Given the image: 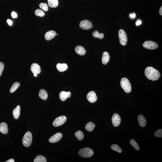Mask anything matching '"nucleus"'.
I'll return each instance as SVG.
<instances>
[{
  "label": "nucleus",
  "mask_w": 162,
  "mask_h": 162,
  "mask_svg": "<svg viewBox=\"0 0 162 162\" xmlns=\"http://www.w3.org/2000/svg\"><path fill=\"white\" fill-rule=\"evenodd\" d=\"M145 75L149 79L153 81L158 80L160 77V74L158 71L152 67H148L145 70Z\"/></svg>",
  "instance_id": "f257e3e1"
},
{
  "label": "nucleus",
  "mask_w": 162,
  "mask_h": 162,
  "mask_svg": "<svg viewBox=\"0 0 162 162\" xmlns=\"http://www.w3.org/2000/svg\"><path fill=\"white\" fill-rule=\"evenodd\" d=\"M120 84L122 88L127 93H130L132 91V87L130 81L127 78H123L120 81Z\"/></svg>",
  "instance_id": "f03ea898"
},
{
  "label": "nucleus",
  "mask_w": 162,
  "mask_h": 162,
  "mask_svg": "<svg viewBox=\"0 0 162 162\" xmlns=\"http://www.w3.org/2000/svg\"><path fill=\"white\" fill-rule=\"evenodd\" d=\"M94 154L93 150L89 148L82 149L78 152V154L81 157L90 158L92 157Z\"/></svg>",
  "instance_id": "7ed1b4c3"
},
{
  "label": "nucleus",
  "mask_w": 162,
  "mask_h": 162,
  "mask_svg": "<svg viewBox=\"0 0 162 162\" xmlns=\"http://www.w3.org/2000/svg\"><path fill=\"white\" fill-rule=\"evenodd\" d=\"M32 133L30 132H27L24 136L22 143L24 146L28 147L30 146L32 143Z\"/></svg>",
  "instance_id": "20e7f679"
},
{
  "label": "nucleus",
  "mask_w": 162,
  "mask_h": 162,
  "mask_svg": "<svg viewBox=\"0 0 162 162\" xmlns=\"http://www.w3.org/2000/svg\"><path fill=\"white\" fill-rule=\"evenodd\" d=\"M118 36L120 44L125 46L127 43L128 38L127 34L124 30L120 29L118 32Z\"/></svg>",
  "instance_id": "39448f33"
},
{
  "label": "nucleus",
  "mask_w": 162,
  "mask_h": 162,
  "mask_svg": "<svg viewBox=\"0 0 162 162\" xmlns=\"http://www.w3.org/2000/svg\"><path fill=\"white\" fill-rule=\"evenodd\" d=\"M143 46L144 47L149 50H155L158 48V44L154 41H148L144 43Z\"/></svg>",
  "instance_id": "423d86ee"
},
{
  "label": "nucleus",
  "mask_w": 162,
  "mask_h": 162,
  "mask_svg": "<svg viewBox=\"0 0 162 162\" xmlns=\"http://www.w3.org/2000/svg\"><path fill=\"white\" fill-rule=\"evenodd\" d=\"M66 120V117L65 116H62L57 117L53 121V126L55 127H59L64 124Z\"/></svg>",
  "instance_id": "0eeeda50"
},
{
  "label": "nucleus",
  "mask_w": 162,
  "mask_h": 162,
  "mask_svg": "<svg viewBox=\"0 0 162 162\" xmlns=\"http://www.w3.org/2000/svg\"><path fill=\"white\" fill-rule=\"evenodd\" d=\"M80 27L84 30L90 29L92 28V24L91 22L88 20L82 21L79 24Z\"/></svg>",
  "instance_id": "6e6552de"
},
{
  "label": "nucleus",
  "mask_w": 162,
  "mask_h": 162,
  "mask_svg": "<svg viewBox=\"0 0 162 162\" xmlns=\"http://www.w3.org/2000/svg\"><path fill=\"white\" fill-rule=\"evenodd\" d=\"M87 99L89 102L91 103H94L97 100V97L94 91H91L88 93Z\"/></svg>",
  "instance_id": "1a4fd4ad"
},
{
  "label": "nucleus",
  "mask_w": 162,
  "mask_h": 162,
  "mask_svg": "<svg viewBox=\"0 0 162 162\" xmlns=\"http://www.w3.org/2000/svg\"><path fill=\"white\" fill-rule=\"evenodd\" d=\"M121 118L119 114L115 113L113 115L112 121L113 125L115 127H117L121 123Z\"/></svg>",
  "instance_id": "9d476101"
},
{
  "label": "nucleus",
  "mask_w": 162,
  "mask_h": 162,
  "mask_svg": "<svg viewBox=\"0 0 162 162\" xmlns=\"http://www.w3.org/2000/svg\"><path fill=\"white\" fill-rule=\"evenodd\" d=\"M62 137V135L61 133H56L50 138L49 142L52 143H55L60 141Z\"/></svg>",
  "instance_id": "9b49d317"
},
{
  "label": "nucleus",
  "mask_w": 162,
  "mask_h": 162,
  "mask_svg": "<svg viewBox=\"0 0 162 162\" xmlns=\"http://www.w3.org/2000/svg\"><path fill=\"white\" fill-rule=\"evenodd\" d=\"M31 70L32 73L38 75L41 72V68L38 64L34 63L32 64L31 66Z\"/></svg>",
  "instance_id": "f8f14e48"
},
{
  "label": "nucleus",
  "mask_w": 162,
  "mask_h": 162,
  "mask_svg": "<svg viewBox=\"0 0 162 162\" xmlns=\"http://www.w3.org/2000/svg\"><path fill=\"white\" fill-rule=\"evenodd\" d=\"M59 98L60 100L62 101H66L68 98H70L71 96V93L70 92H66L62 91L60 92L59 93Z\"/></svg>",
  "instance_id": "ddd939ff"
},
{
  "label": "nucleus",
  "mask_w": 162,
  "mask_h": 162,
  "mask_svg": "<svg viewBox=\"0 0 162 162\" xmlns=\"http://www.w3.org/2000/svg\"><path fill=\"white\" fill-rule=\"evenodd\" d=\"M56 32L55 31L50 30L48 31L45 34L44 37L47 41H49L54 38L56 35Z\"/></svg>",
  "instance_id": "4468645a"
},
{
  "label": "nucleus",
  "mask_w": 162,
  "mask_h": 162,
  "mask_svg": "<svg viewBox=\"0 0 162 162\" xmlns=\"http://www.w3.org/2000/svg\"><path fill=\"white\" fill-rule=\"evenodd\" d=\"M8 132V126L6 123L2 122L0 124V132L4 134H6Z\"/></svg>",
  "instance_id": "2eb2a0df"
},
{
  "label": "nucleus",
  "mask_w": 162,
  "mask_h": 162,
  "mask_svg": "<svg viewBox=\"0 0 162 162\" xmlns=\"http://www.w3.org/2000/svg\"><path fill=\"white\" fill-rule=\"evenodd\" d=\"M75 51L77 54L80 55H84L86 54V50L84 47L81 46H78L75 47Z\"/></svg>",
  "instance_id": "dca6fc26"
},
{
  "label": "nucleus",
  "mask_w": 162,
  "mask_h": 162,
  "mask_svg": "<svg viewBox=\"0 0 162 162\" xmlns=\"http://www.w3.org/2000/svg\"><path fill=\"white\" fill-rule=\"evenodd\" d=\"M59 72H64L67 70L68 66L66 63H58L56 66Z\"/></svg>",
  "instance_id": "f3484780"
},
{
  "label": "nucleus",
  "mask_w": 162,
  "mask_h": 162,
  "mask_svg": "<svg viewBox=\"0 0 162 162\" xmlns=\"http://www.w3.org/2000/svg\"><path fill=\"white\" fill-rule=\"evenodd\" d=\"M110 56L108 52L105 51L104 52L102 58V63L104 65H106L109 62Z\"/></svg>",
  "instance_id": "a211bd4d"
},
{
  "label": "nucleus",
  "mask_w": 162,
  "mask_h": 162,
  "mask_svg": "<svg viewBox=\"0 0 162 162\" xmlns=\"http://www.w3.org/2000/svg\"><path fill=\"white\" fill-rule=\"evenodd\" d=\"M38 95L39 97L43 100H46L48 98V94L46 91L44 89L39 90Z\"/></svg>",
  "instance_id": "6ab92c4d"
},
{
  "label": "nucleus",
  "mask_w": 162,
  "mask_h": 162,
  "mask_svg": "<svg viewBox=\"0 0 162 162\" xmlns=\"http://www.w3.org/2000/svg\"><path fill=\"white\" fill-rule=\"evenodd\" d=\"M20 105H18L13 110V114L14 118L15 119H18L20 117Z\"/></svg>",
  "instance_id": "aec40b11"
},
{
  "label": "nucleus",
  "mask_w": 162,
  "mask_h": 162,
  "mask_svg": "<svg viewBox=\"0 0 162 162\" xmlns=\"http://www.w3.org/2000/svg\"><path fill=\"white\" fill-rule=\"evenodd\" d=\"M138 120L139 125L141 127H145L146 124V121L143 116L141 115H139L138 117Z\"/></svg>",
  "instance_id": "412c9836"
},
{
  "label": "nucleus",
  "mask_w": 162,
  "mask_h": 162,
  "mask_svg": "<svg viewBox=\"0 0 162 162\" xmlns=\"http://www.w3.org/2000/svg\"><path fill=\"white\" fill-rule=\"evenodd\" d=\"M96 126L92 122H90L87 123L85 128L86 130L89 132L93 131Z\"/></svg>",
  "instance_id": "4be33fe9"
},
{
  "label": "nucleus",
  "mask_w": 162,
  "mask_h": 162,
  "mask_svg": "<svg viewBox=\"0 0 162 162\" xmlns=\"http://www.w3.org/2000/svg\"><path fill=\"white\" fill-rule=\"evenodd\" d=\"M47 2L49 6L51 8H56L59 4L58 0H48Z\"/></svg>",
  "instance_id": "5701e85b"
},
{
  "label": "nucleus",
  "mask_w": 162,
  "mask_h": 162,
  "mask_svg": "<svg viewBox=\"0 0 162 162\" xmlns=\"http://www.w3.org/2000/svg\"><path fill=\"white\" fill-rule=\"evenodd\" d=\"M75 136L79 141H81L84 139V134L81 131L79 130L75 132Z\"/></svg>",
  "instance_id": "b1692460"
},
{
  "label": "nucleus",
  "mask_w": 162,
  "mask_h": 162,
  "mask_svg": "<svg viewBox=\"0 0 162 162\" xmlns=\"http://www.w3.org/2000/svg\"><path fill=\"white\" fill-rule=\"evenodd\" d=\"M34 162H46V159L44 156L41 155H38L35 157L34 160Z\"/></svg>",
  "instance_id": "393cba45"
},
{
  "label": "nucleus",
  "mask_w": 162,
  "mask_h": 162,
  "mask_svg": "<svg viewBox=\"0 0 162 162\" xmlns=\"http://www.w3.org/2000/svg\"><path fill=\"white\" fill-rule=\"evenodd\" d=\"M20 84L18 82H14L12 85L11 88H10V92L11 93H14L17 89L20 87Z\"/></svg>",
  "instance_id": "a878e982"
},
{
  "label": "nucleus",
  "mask_w": 162,
  "mask_h": 162,
  "mask_svg": "<svg viewBox=\"0 0 162 162\" xmlns=\"http://www.w3.org/2000/svg\"><path fill=\"white\" fill-rule=\"evenodd\" d=\"M93 36L95 38H98L99 39H103L104 35L103 33H99L98 31H94L93 33Z\"/></svg>",
  "instance_id": "bb28decb"
},
{
  "label": "nucleus",
  "mask_w": 162,
  "mask_h": 162,
  "mask_svg": "<svg viewBox=\"0 0 162 162\" xmlns=\"http://www.w3.org/2000/svg\"><path fill=\"white\" fill-rule=\"evenodd\" d=\"M111 149L114 151H117V152L121 153L122 152L121 149L120 148L118 145L114 144L111 146Z\"/></svg>",
  "instance_id": "cd10ccee"
},
{
  "label": "nucleus",
  "mask_w": 162,
  "mask_h": 162,
  "mask_svg": "<svg viewBox=\"0 0 162 162\" xmlns=\"http://www.w3.org/2000/svg\"><path fill=\"white\" fill-rule=\"evenodd\" d=\"M35 14L37 16L40 17H43L45 16V14L42 10L37 9L35 11Z\"/></svg>",
  "instance_id": "c85d7f7f"
},
{
  "label": "nucleus",
  "mask_w": 162,
  "mask_h": 162,
  "mask_svg": "<svg viewBox=\"0 0 162 162\" xmlns=\"http://www.w3.org/2000/svg\"><path fill=\"white\" fill-rule=\"evenodd\" d=\"M130 145L132 146L135 149L139 151L140 150V148L138 144L136 141L134 140L131 139L130 141Z\"/></svg>",
  "instance_id": "c756f323"
},
{
  "label": "nucleus",
  "mask_w": 162,
  "mask_h": 162,
  "mask_svg": "<svg viewBox=\"0 0 162 162\" xmlns=\"http://www.w3.org/2000/svg\"><path fill=\"white\" fill-rule=\"evenodd\" d=\"M39 6L41 9L44 11H48V7L46 3H41L39 5Z\"/></svg>",
  "instance_id": "7c9ffc66"
},
{
  "label": "nucleus",
  "mask_w": 162,
  "mask_h": 162,
  "mask_svg": "<svg viewBox=\"0 0 162 162\" xmlns=\"http://www.w3.org/2000/svg\"><path fill=\"white\" fill-rule=\"evenodd\" d=\"M155 136L157 138H162V129L158 130L155 133Z\"/></svg>",
  "instance_id": "2f4dec72"
},
{
  "label": "nucleus",
  "mask_w": 162,
  "mask_h": 162,
  "mask_svg": "<svg viewBox=\"0 0 162 162\" xmlns=\"http://www.w3.org/2000/svg\"><path fill=\"white\" fill-rule=\"evenodd\" d=\"M4 68V64L2 62H0V77L2 75Z\"/></svg>",
  "instance_id": "473e14b6"
},
{
  "label": "nucleus",
  "mask_w": 162,
  "mask_h": 162,
  "mask_svg": "<svg viewBox=\"0 0 162 162\" xmlns=\"http://www.w3.org/2000/svg\"><path fill=\"white\" fill-rule=\"evenodd\" d=\"M11 15L12 17L13 18H16L17 17V13L15 12L14 11H13L11 13Z\"/></svg>",
  "instance_id": "72a5a7b5"
},
{
  "label": "nucleus",
  "mask_w": 162,
  "mask_h": 162,
  "mask_svg": "<svg viewBox=\"0 0 162 162\" xmlns=\"http://www.w3.org/2000/svg\"><path fill=\"white\" fill-rule=\"evenodd\" d=\"M7 22L9 25H10V26H11V25L12 24V21L11 20H10V19H8V20H7Z\"/></svg>",
  "instance_id": "f704fd0d"
},
{
  "label": "nucleus",
  "mask_w": 162,
  "mask_h": 162,
  "mask_svg": "<svg viewBox=\"0 0 162 162\" xmlns=\"http://www.w3.org/2000/svg\"><path fill=\"white\" fill-rule=\"evenodd\" d=\"M142 22L140 20H138L136 22V24L137 26L140 25L142 24Z\"/></svg>",
  "instance_id": "c9c22d12"
},
{
  "label": "nucleus",
  "mask_w": 162,
  "mask_h": 162,
  "mask_svg": "<svg viewBox=\"0 0 162 162\" xmlns=\"http://www.w3.org/2000/svg\"><path fill=\"white\" fill-rule=\"evenodd\" d=\"M14 160L13 159H9L8 160H7V161L5 162H14Z\"/></svg>",
  "instance_id": "e433bc0d"
},
{
  "label": "nucleus",
  "mask_w": 162,
  "mask_h": 162,
  "mask_svg": "<svg viewBox=\"0 0 162 162\" xmlns=\"http://www.w3.org/2000/svg\"><path fill=\"white\" fill-rule=\"evenodd\" d=\"M159 13L160 15H162V6L160 8V10H159Z\"/></svg>",
  "instance_id": "4c0bfd02"
},
{
  "label": "nucleus",
  "mask_w": 162,
  "mask_h": 162,
  "mask_svg": "<svg viewBox=\"0 0 162 162\" xmlns=\"http://www.w3.org/2000/svg\"><path fill=\"white\" fill-rule=\"evenodd\" d=\"M130 17L132 18H134L136 17V14H131L130 15Z\"/></svg>",
  "instance_id": "58836bf2"
},
{
  "label": "nucleus",
  "mask_w": 162,
  "mask_h": 162,
  "mask_svg": "<svg viewBox=\"0 0 162 162\" xmlns=\"http://www.w3.org/2000/svg\"><path fill=\"white\" fill-rule=\"evenodd\" d=\"M33 76L35 77H37V75H35V74H34Z\"/></svg>",
  "instance_id": "ea45409f"
},
{
  "label": "nucleus",
  "mask_w": 162,
  "mask_h": 162,
  "mask_svg": "<svg viewBox=\"0 0 162 162\" xmlns=\"http://www.w3.org/2000/svg\"><path fill=\"white\" fill-rule=\"evenodd\" d=\"M56 35H58V34H56Z\"/></svg>",
  "instance_id": "a19ab883"
}]
</instances>
